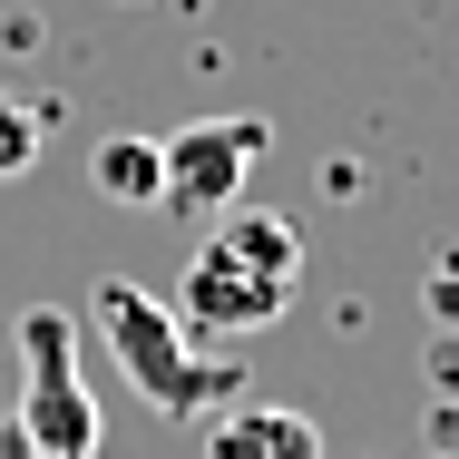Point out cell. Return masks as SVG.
<instances>
[{
	"instance_id": "cell-1",
	"label": "cell",
	"mask_w": 459,
	"mask_h": 459,
	"mask_svg": "<svg viewBox=\"0 0 459 459\" xmlns=\"http://www.w3.org/2000/svg\"><path fill=\"white\" fill-rule=\"evenodd\" d=\"M293 283H303V235L264 205H225L186 255L177 323L186 333H274Z\"/></svg>"
},
{
	"instance_id": "cell-2",
	"label": "cell",
	"mask_w": 459,
	"mask_h": 459,
	"mask_svg": "<svg viewBox=\"0 0 459 459\" xmlns=\"http://www.w3.org/2000/svg\"><path fill=\"white\" fill-rule=\"evenodd\" d=\"M89 313H98V333H108V352H117V371H127L167 420H195V411H215V401L235 391V371L195 352V333L177 323V303H167V293L108 274V283L89 293Z\"/></svg>"
},
{
	"instance_id": "cell-3",
	"label": "cell",
	"mask_w": 459,
	"mask_h": 459,
	"mask_svg": "<svg viewBox=\"0 0 459 459\" xmlns=\"http://www.w3.org/2000/svg\"><path fill=\"white\" fill-rule=\"evenodd\" d=\"M20 440L30 459H98V391L79 362V313L69 303H30L20 313Z\"/></svg>"
},
{
	"instance_id": "cell-4",
	"label": "cell",
	"mask_w": 459,
	"mask_h": 459,
	"mask_svg": "<svg viewBox=\"0 0 459 459\" xmlns=\"http://www.w3.org/2000/svg\"><path fill=\"white\" fill-rule=\"evenodd\" d=\"M264 147H274V127L255 117V108H235V117H195L177 137H157V205L186 215V225H215L225 205H245V177L264 167Z\"/></svg>"
},
{
	"instance_id": "cell-5",
	"label": "cell",
	"mask_w": 459,
	"mask_h": 459,
	"mask_svg": "<svg viewBox=\"0 0 459 459\" xmlns=\"http://www.w3.org/2000/svg\"><path fill=\"white\" fill-rule=\"evenodd\" d=\"M205 459H323V430L283 401H235V411H215Z\"/></svg>"
},
{
	"instance_id": "cell-6",
	"label": "cell",
	"mask_w": 459,
	"mask_h": 459,
	"mask_svg": "<svg viewBox=\"0 0 459 459\" xmlns=\"http://www.w3.org/2000/svg\"><path fill=\"white\" fill-rule=\"evenodd\" d=\"M157 177H167V167H157V137H108L89 157V186L108 205H157Z\"/></svg>"
},
{
	"instance_id": "cell-7",
	"label": "cell",
	"mask_w": 459,
	"mask_h": 459,
	"mask_svg": "<svg viewBox=\"0 0 459 459\" xmlns=\"http://www.w3.org/2000/svg\"><path fill=\"white\" fill-rule=\"evenodd\" d=\"M39 137H49V127H39V108L0 89V177H30V167H39Z\"/></svg>"
},
{
	"instance_id": "cell-8",
	"label": "cell",
	"mask_w": 459,
	"mask_h": 459,
	"mask_svg": "<svg viewBox=\"0 0 459 459\" xmlns=\"http://www.w3.org/2000/svg\"><path fill=\"white\" fill-rule=\"evenodd\" d=\"M0 459H30V440H20V420H0Z\"/></svg>"
},
{
	"instance_id": "cell-9",
	"label": "cell",
	"mask_w": 459,
	"mask_h": 459,
	"mask_svg": "<svg viewBox=\"0 0 459 459\" xmlns=\"http://www.w3.org/2000/svg\"><path fill=\"white\" fill-rule=\"evenodd\" d=\"M371 459H381V450H371Z\"/></svg>"
}]
</instances>
